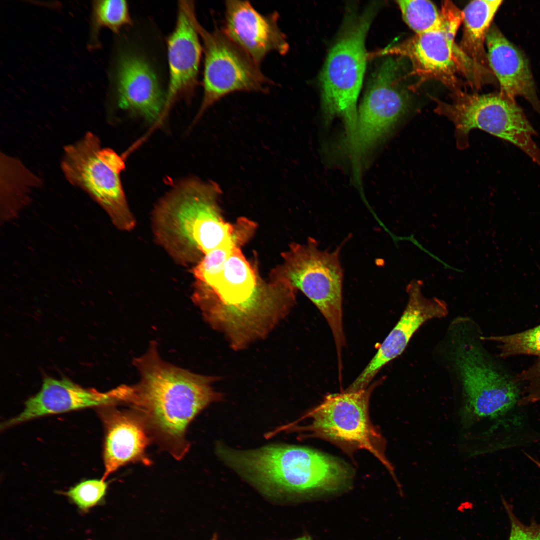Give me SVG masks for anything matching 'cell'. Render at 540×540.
Segmentation results:
<instances>
[{"mask_svg": "<svg viewBox=\"0 0 540 540\" xmlns=\"http://www.w3.org/2000/svg\"><path fill=\"white\" fill-rule=\"evenodd\" d=\"M92 20L96 30L106 28L116 34H118L124 26L132 24L128 5L124 0L94 1Z\"/></svg>", "mask_w": 540, "mask_h": 540, "instance_id": "cb8c5ba5", "label": "cell"}, {"mask_svg": "<svg viewBox=\"0 0 540 540\" xmlns=\"http://www.w3.org/2000/svg\"><path fill=\"white\" fill-rule=\"evenodd\" d=\"M122 394L120 386L106 392L88 388L66 378L44 379L40 392L25 402L24 410L1 424V430L42 416L90 408L120 404Z\"/></svg>", "mask_w": 540, "mask_h": 540, "instance_id": "e0dca14e", "label": "cell"}, {"mask_svg": "<svg viewBox=\"0 0 540 540\" xmlns=\"http://www.w3.org/2000/svg\"><path fill=\"white\" fill-rule=\"evenodd\" d=\"M139 382L128 386L122 404L136 411L151 436L176 460L188 453V427L209 404L221 399L212 384L215 377L197 374L164 360L157 344L134 360Z\"/></svg>", "mask_w": 540, "mask_h": 540, "instance_id": "6da1fadb", "label": "cell"}, {"mask_svg": "<svg viewBox=\"0 0 540 540\" xmlns=\"http://www.w3.org/2000/svg\"><path fill=\"white\" fill-rule=\"evenodd\" d=\"M435 112L454 124L458 148L468 146L470 130L478 128L509 142L540 166V149L534 138L537 133L516 100L501 92L486 94L462 92L446 102L432 96Z\"/></svg>", "mask_w": 540, "mask_h": 540, "instance_id": "8992f818", "label": "cell"}, {"mask_svg": "<svg viewBox=\"0 0 540 540\" xmlns=\"http://www.w3.org/2000/svg\"><path fill=\"white\" fill-rule=\"evenodd\" d=\"M41 180L19 160L0 153V220L16 218L31 201L32 190Z\"/></svg>", "mask_w": 540, "mask_h": 540, "instance_id": "44dd1931", "label": "cell"}, {"mask_svg": "<svg viewBox=\"0 0 540 540\" xmlns=\"http://www.w3.org/2000/svg\"><path fill=\"white\" fill-rule=\"evenodd\" d=\"M378 384L376 382L358 392L328 395L306 416L308 424L297 428L348 454L361 450L370 452L395 478L394 468L386 456V440L370 416V398Z\"/></svg>", "mask_w": 540, "mask_h": 540, "instance_id": "9c48e42d", "label": "cell"}, {"mask_svg": "<svg viewBox=\"0 0 540 540\" xmlns=\"http://www.w3.org/2000/svg\"><path fill=\"white\" fill-rule=\"evenodd\" d=\"M482 340L500 344V356L505 358L518 355L538 357V361L526 376L530 382L528 392L518 406H524L540 401V325L527 330L508 336L481 337Z\"/></svg>", "mask_w": 540, "mask_h": 540, "instance_id": "7402d4cb", "label": "cell"}, {"mask_svg": "<svg viewBox=\"0 0 540 540\" xmlns=\"http://www.w3.org/2000/svg\"><path fill=\"white\" fill-rule=\"evenodd\" d=\"M400 82L394 71L376 70L358 108L354 132L342 141V150L352 160L357 176L362 159L389 135L408 110V100Z\"/></svg>", "mask_w": 540, "mask_h": 540, "instance_id": "7c38bea8", "label": "cell"}, {"mask_svg": "<svg viewBox=\"0 0 540 540\" xmlns=\"http://www.w3.org/2000/svg\"><path fill=\"white\" fill-rule=\"evenodd\" d=\"M292 540H313L312 538L310 536H309L308 535H305V536H302L296 538Z\"/></svg>", "mask_w": 540, "mask_h": 540, "instance_id": "83f0119b", "label": "cell"}, {"mask_svg": "<svg viewBox=\"0 0 540 540\" xmlns=\"http://www.w3.org/2000/svg\"><path fill=\"white\" fill-rule=\"evenodd\" d=\"M501 0H476L462 11L464 32L460 48L486 79L490 72L484 49L486 35L501 6Z\"/></svg>", "mask_w": 540, "mask_h": 540, "instance_id": "ffe728a7", "label": "cell"}, {"mask_svg": "<svg viewBox=\"0 0 540 540\" xmlns=\"http://www.w3.org/2000/svg\"><path fill=\"white\" fill-rule=\"evenodd\" d=\"M379 4H372L359 13L348 10L340 32L330 48L320 76L322 102L326 120L336 117L344 122L348 139L354 132L357 104L366 69V40Z\"/></svg>", "mask_w": 540, "mask_h": 540, "instance_id": "277c9868", "label": "cell"}, {"mask_svg": "<svg viewBox=\"0 0 540 540\" xmlns=\"http://www.w3.org/2000/svg\"><path fill=\"white\" fill-rule=\"evenodd\" d=\"M345 241L333 250L320 248L309 238L292 244L284 255L282 282L301 291L327 321L334 339L338 360L346 344L343 326L344 269L340 260Z\"/></svg>", "mask_w": 540, "mask_h": 540, "instance_id": "ba28073f", "label": "cell"}, {"mask_svg": "<svg viewBox=\"0 0 540 540\" xmlns=\"http://www.w3.org/2000/svg\"><path fill=\"white\" fill-rule=\"evenodd\" d=\"M441 26L432 30L408 38L398 44L368 54V58L386 56L408 58L412 64L411 74L418 78L420 86L429 80H438L453 94L464 90L458 78L462 74L474 85L478 73L472 62L455 42L463 14L451 1L443 2L440 10Z\"/></svg>", "mask_w": 540, "mask_h": 540, "instance_id": "52a82bcc", "label": "cell"}, {"mask_svg": "<svg viewBox=\"0 0 540 540\" xmlns=\"http://www.w3.org/2000/svg\"><path fill=\"white\" fill-rule=\"evenodd\" d=\"M218 456L236 472L268 492L296 496L334 494L348 488L352 468L308 448L272 445L240 451L222 446Z\"/></svg>", "mask_w": 540, "mask_h": 540, "instance_id": "3957f363", "label": "cell"}, {"mask_svg": "<svg viewBox=\"0 0 540 540\" xmlns=\"http://www.w3.org/2000/svg\"><path fill=\"white\" fill-rule=\"evenodd\" d=\"M225 8L221 30L258 65L271 52L288 53L290 46L278 26V12L262 14L246 0H227Z\"/></svg>", "mask_w": 540, "mask_h": 540, "instance_id": "9a60e30c", "label": "cell"}, {"mask_svg": "<svg viewBox=\"0 0 540 540\" xmlns=\"http://www.w3.org/2000/svg\"><path fill=\"white\" fill-rule=\"evenodd\" d=\"M198 28L204 54V95L193 124L210 106L227 95L239 92L265 93L272 84L261 71L260 66L222 30L210 32L200 22Z\"/></svg>", "mask_w": 540, "mask_h": 540, "instance_id": "8fae6325", "label": "cell"}, {"mask_svg": "<svg viewBox=\"0 0 540 540\" xmlns=\"http://www.w3.org/2000/svg\"><path fill=\"white\" fill-rule=\"evenodd\" d=\"M239 246L236 242L229 243L206 254L192 269L196 283L206 286H210L222 270L234 248Z\"/></svg>", "mask_w": 540, "mask_h": 540, "instance_id": "d4e9b609", "label": "cell"}, {"mask_svg": "<svg viewBox=\"0 0 540 540\" xmlns=\"http://www.w3.org/2000/svg\"><path fill=\"white\" fill-rule=\"evenodd\" d=\"M108 488L106 480L83 481L68 491L66 494L82 510L88 511L104 500Z\"/></svg>", "mask_w": 540, "mask_h": 540, "instance_id": "484cf974", "label": "cell"}, {"mask_svg": "<svg viewBox=\"0 0 540 540\" xmlns=\"http://www.w3.org/2000/svg\"><path fill=\"white\" fill-rule=\"evenodd\" d=\"M502 502L510 522L508 540H540V524L532 522L523 524L515 516L512 506L504 498Z\"/></svg>", "mask_w": 540, "mask_h": 540, "instance_id": "4316f807", "label": "cell"}, {"mask_svg": "<svg viewBox=\"0 0 540 540\" xmlns=\"http://www.w3.org/2000/svg\"><path fill=\"white\" fill-rule=\"evenodd\" d=\"M457 340L452 357L463 386L464 400L460 414L463 427L504 416L520 400L517 384L488 360L475 342L464 335Z\"/></svg>", "mask_w": 540, "mask_h": 540, "instance_id": "30bf717a", "label": "cell"}, {"mask_svg": "<svg viewBox=\"0 0 540 540\" xmlns=\"http://www.w3.org/2000/svg\"><path fill=\"white\" fill-rule=\"evenodd\" d=\"M222 193L216 182L191 178L156 204L152 216L154 239L177 264H198L200 256L238 240L237 224L225 222L220 215Z\"/></svg>", "mask_w": 540, "mask_h": 540, "instance_id": "7a4b0ae2", "label": "cell"}, {"mask_svg": "<svg viewBox=\"0 0 540 540\" xmlns=\"http://www.w3.org/2000/svg\"><path fill=\"white\" fill-rule=\"evenodd\" d=\"M490 68L498 80L502 94L516 100L524 98L540 115V102L528 61L494 24L486 37Z\"/></svg>", "mask_w": 540, "mask_h": 540, "instance_id": "d6986e66", "label": "cell"}, {"mask_svg": "<svg viewBox=\"0 0 540 540\" xmlns=\"http://www.w3.org/2000/svg\"><path fill=\"white\" fill-rule=\"evenodd\" d=\"M61 168L68 181L99 204L116 228L129 232L135 228L136 220L120 178L124 158L111 148H103L96 134L87 132L66 146Z\"/></svg>", "mask_w": 540, "mask_h": 540, "instance_id": "5b68a950", "label": "cell"}, {"mask_svg": "<svg viewBox=\"0 0 540 540\" xmlns=\"http://www.w3.org/2000/svg\"><path fill=\"white\" fill-rule=\"evenodd\" d=\"M422 282L412 280L408 286V300L400 318L385 339L365 369L346 390L356 392L366 388L379 372L400 356L418 329L426 322L445 317L446 304L436 298H426L422 292Z\"/></svg>", "mask_w": 540, "mask_h": 540, "instance_id": "5bb4252c", "label": "cell"}, {"mask_svg": "<svg viewBox=\"0 0 540 540\" xmlns=\"http://www.w3.org/2000/svg\"><path fill=\"white\" fill-rule=\"evenodd\" d=\"M117 91L120 108L150 124L162 122L166 96L155 73L142 58L131 53L120 56L117 67Z\"/></svg>", "mask_w": 540, "mask_h": 540, "instance_id": "ac0fdd59", "label": "cell"}, {"mask_svg": "<svg viewBox=\"0 0 540 540\" xmlns=\"http://www.w3.org/2000/svg\"><path fill=\"white\" fill-rule=\"evenodd\" d=\"M404 22L420 34L440 28L442 24L440 12L432 2L426 0L396 1Z\"/></svg>", "mask_w": 540, "mask_h": 540, "instance_id": "603a6c76", "label": "cell"}, {"mask_svg": "<svg viewBox=\"0 0 540 540\" xmlns=\"http://www.w3.org/2000/svg\"><path fill=\"white\" fill-rule=\"evenodd\" d=\"M175 28L167 40L170 82L162 122L178 100H189L198 84L203 52L194 1L179 2Z\"/></svg>", "mask_w": 540, "mask_h": 540, "instance_id": "4fadbf2b", "label": "cell"}, {"mask_svg": "<svg viewBox=\"0 0 540 540\" xmlns=\"http://www.w3.org/2000/svg\"><path fill=\"white\" fill-rule=\"evenodd\" d=\"M116 406L98 408L104 428V480L128 464H152L146 451L152 440L144 419L135 410Z\"/></svg>", "mask_w": 540, "mask_h": 540, "instance_id": "2e32d148", "label": "cell"}]
</instances>
